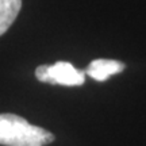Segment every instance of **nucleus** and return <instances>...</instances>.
<instances>
[{
    "mask_svg": "<svg viewBox=\"0 0 146 146\" xmlns=\"http://www.w3.org/2000/svg\"><path fill=\"white\" fill-rule=\"evenodd\" d=\"M54 141L47 130L29 123L15 114H0V145L45 146Z\"/></svg>",
    "mask_w": 146,
    "mask_h": 146,
    "instance_id": "nucleus-1",
    "label": "nucleus"
},
{
    "mask_svg": "<svg viewBox=\"0 0 146 146\" xmlns=\"http://www.w3.org/2000/svg\"><path fill=\"white\" fill-rule=\"evenodd\" d=\"M35 76L42 83L60 84L65 87L83 85L85 81V72L65 61H58L54 65H41L35 69Z\"/></svg>",
    "mask_w": 146,
    "mask_h": 146,
    "instance_id": "nucleus-2",
    "label": "nucleus"
},
{
    "mask_svg": "<svg viewBox=\"0 0 146 146\" xmlns=\"http://www.w3.org/2000/svg\"><path fill=\"white\" fill-rule=\"evenodd\" d=\"M122 70H125L123 62L115 61V60L99 58L89 62V65L85 69V74H88L89 77H92L96 81H106L110 76L120 73Z\"/></svg>",
    "mask_w": 146,
    "mask_h": 146,
    "instance_id": "nucleus-3",
    "label": "nucleus"
},
{
    "mask_svg": "<svg viewBox=\"0 0 146 146\" xmlns=\"http://www.w3.org/2000/svg\"><path fill=\"white\" fill-rule=\"evenodd\" d=\"M22 8V0H0V35L14 23Z\"/></svg>",
    "mask_w": 146,
    "mask_h": 146,
    "instance_id": "nucleus-4",
    "label": "nucleus"
}]
</instances>
